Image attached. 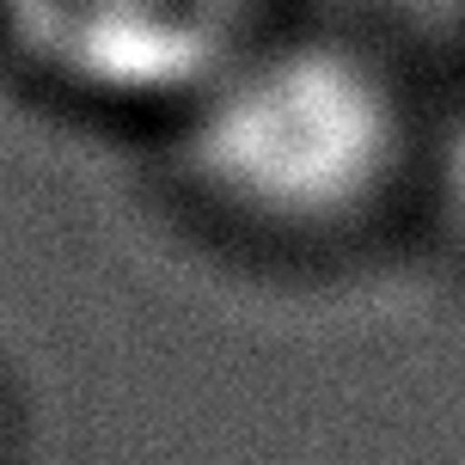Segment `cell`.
<instances>
[{
    "mask_svg": "<svg viewBox=\"0 0 465 465\" xmlns=\"http://www.w3.org/2000/svg\"><path fill=\"white\" fill-rule=\"evenodd\" d=\"M25 49L80 86L123 98L178 93L214 74L245 0H0Z\"/></svg>",
    "mask_w": 465,
    "mask_h": 465,
    "instance_id": "cell-2",
    "label": "cell"
},
{
    "mask_svg": "<svg viewBox=\"0 0 465 465\" xmlns=\"http://www.w3.org/2000/svg\"><path fill=\"white\" fill-rule=\"evenodd\" d=\"M196 165L252 214L331 221L386 178L392 104L368 68L331 49H288L214 93L196 129Z\"/></svg>",
    "mask_w": 465,
    "mask_h": 465,
    "instance_id": "cell-1",
    "label": "cell"
}]
</instances>
